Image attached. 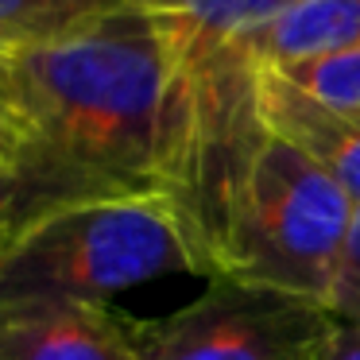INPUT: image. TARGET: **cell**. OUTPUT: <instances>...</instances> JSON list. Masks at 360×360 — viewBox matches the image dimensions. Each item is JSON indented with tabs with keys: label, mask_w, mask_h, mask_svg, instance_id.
<instances>
[{
	"label": "cell",
	"mask_w": 360,
	"mask_h": 360,
	"mask_svg": "<svg viewBox=\"0 0 360 360\" xmlns=\"http://www.w3.org/2000/svg\"><path fill=\"white\" fill-rule=\"evenodd\" d=\"M295 4L302 0H132V8L159 24L190 82L233 58L252 35L271 27Z\"/></svg>",
	"instance_id": "7"
},
{
	"label": "cell",
	"mask_w": 360,
	"mask_h": 360,
	"mask_svg": "<svg viewBox=\"0 0 360 360\" xmlns=\"http://www.w3.org/2000/svg\"><path fill=\"white\" fill-rule=\"evenodd\" d=\"M279 74L287 82H295L298 89H306V94L321 97L329 105L360 109V51L318 58V63H306V66H290V70H279Z\"/></svg>",
	"instance_id": "10"
},
{
	"label": "cell",
	"mask_w": 360,
	"mask_h": 360,
	"mask_svg": "<svg viewBox=\"0 0 360 360\" xmlns=\"http://www.w3.org/2000/svg\"><path fill=\"white\" fill-rule=\"evenodd\" d=\"M4 82L24 124V155L0 179V229L78 198L179 194L186 202L194 82L140 8L4 51Z\"/></svg>",
	"instance_id": "1"
},
{
	"label": "cell",
	"mask_w": 360,
	"mask_h": 360,
	"mask_svg": "<svg viewBox=\"0 0 360 360\" xmlns=\"http://www.w3.org/2000/svg\"><path fill=\"white\" fill-rule=\"evenodd\" d=\"M333 326L321 302L213 279L182 310L132 321V337L143 360H321Z\"/></svg>",
	"instance_id": "4"
},
{
	"label": "cell",
	"mask_w": 360,
	"mask_h": 360,
	"mask_svg": "<svg viewBox=\"0 0 360 360\" xmlns=\"http://www.w3.org/2000/svg\"><path fill=\"white\" fill-rule=\"evenodd\" d=\"M163 275H213L179 194L78 198L0 229V306L109 302Z\"/></svg>",
	"instance_id": "2"
},
{
	"label": "cell",
	"mask_w": 360,
	"mask_h": 360,
	"mask_svg": "<svg viewBox=\"0 0 360 360\" xmlns=\"http://www.w3.org/2000/svg\"><path fill=\"white\" fill-rule=\"evenodd\" d=\"M256 112L267 132L310 155L360 205V109L329 105L279 70L256 66Z\"/></svg>",
	"instance_id": "6"
},
{
	"label": "cell",
	"mask_w": 360,
	"mask_h": 360,
	"mask_svg": "<svg viewBox=\"0 0 360 360\" xmlns=\"http://www.w3.org/2000/svg\"><path fill=\"white\" fill-rule=\"evenodd\" d=\"M0 179H4V171H0Z\"/></svg>",
	"instance_id": "14"
},
{
	"label": "cell",
	"mask_w": 360,
	"mask_h": 360,
	"mask_svg": "<svg viewBox=\"0 0 360 360\" xmlns=\"http://www.w3.org/2000/svg\"><path fill=\"white\" fill-rule=\"evenodd\" d=\"M0 360H143L132 321L105 302L0 306Z\"/></svg>",
	"instance_id": "5"
},
{
	"label": "cell",
	"mask_w": 360,
	"mask_h": 360,
	"mask_svg": "<svg viewBox=\"0 0 360 360\" xmlns=\"http://www.w3.org/2000/svg\"><path fill=\"white\" fill-rule=\"evenodd\" d=\"M24 155V124L8 101V82H4V51H0V171H12Z\"/></svg>",
	"instance_id": "12"
},
{
	"label": "cell",
	"mask_w": 360,
	"mask_h": 360,
	"mask_svg": "<svg viewBox=\"0 0 360 360\" xmlns=\"http://www.w3.org/2000/svg\"><path fill=\"white\" fill-rule=\"evenodd\" d=\"M321 360H360V326H349V321H337L333 337L326 345V356Z\"/></svg>",
	"instance_id": "13"
},
{
	"label": "cell",
	"mask_w": 360,
	"mask_h": 360,
	"mask_svg": "<svg viewBox=\"0 0 360 360\" xmlns=\"http://www.w3.org/2000/svg\"><path fill=\"white\" fill-rule=\"evenodd\" d=\"M349 51H360V0H302L236 55L248 66L290 70Z\"/></svg>",
	"instance_id": "8"
},
{
	"label": "cell",
	"mask_w": 360,
	"mask_h": 360,
	"mask_svg": "<svg viewBox=\"0 0 360 360\" xmlns=\"http://www.w3.org/2000/svg\"><path fill=\"white\" fill-rule=\"evenodd\" d=\"M356 202L275 132H259L233 179L205 248L213 279L329 306Z\"/></svg>",
	"instance_id": "3"
},
{
	"label": "cell",
	"mask_w": 360,
	"mask_h": 360,
	"mask_svg": "<svg viewBox=\"0 0 360 360\" xmlns=\"http://www.w3.org/2000/svg\"><path fill=\"white\" fill-rule=\"evenodd\" d=\"M329 310H333L337 321L360 326V205L352 213L349 236H345L341 264H337L333 290H329Z\"/></svg>",
	"instance_id": "11"
},
{
	"label": "cell",
	"mask_w": 360,
	"mask_h": 360,
	"mask_svg": "<svg viewBox=\"0 0 360 360\" xmlns=\"http://www.w3.org/2000/svg\"><path fill=\"white\" fill-rule=\"evenodd\" d=\"M124 8L132 0H0V51L63 39Z\"/></svg>",
	"instance_id": "9"
}]
</instances>
